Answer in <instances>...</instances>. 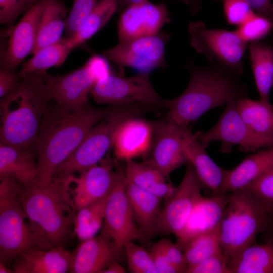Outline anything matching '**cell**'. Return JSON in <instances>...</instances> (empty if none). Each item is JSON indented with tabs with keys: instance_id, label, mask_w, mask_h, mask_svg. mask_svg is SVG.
Returning <instances> with one entry per match:
<instances>
[{
	"instance_id": "cell-1",
	"label": "cell",
	"mask_w": 273,
	"mask_h": 273,
	"mask_svg": "<svg viewBox=\"0 0 273 273\" xmlns=\"http://www.w3.org/2000/svg\"><path fill=\"white\" fill-rule=\"evenodd\" d=\"M118 106L97 108L88 103L76 108L50 105L44 116L35 150L38 176L35 181L46 184L75 150L88 131Z\"/></svg>"
},
{
	"instance_id": "cell-2",
	"label": "cell",
	"mask_w": 273,
	"mask_h": 273,
	"mask_svg": "<svg viewBox=\"0 0 273 273\" xmlns=\"http://www.w3.org/2000/svg\"><path fill=\"white\" fill-rule=\"evenodd\" d=\"M186 68L190 73L186 89L177 97L160 102L168 110L165 121L171 124L189 127L208 111L248 94L240 75L222 65L200 67L189 62Z\"/></svg>"
},
{
	"instance_id": "cell-3",
	"label": "cell",
	"mask_w": 273,
	"mask_h": 273,
	"mask_svg": "<svg viewBox=\"0 0 273 273\" xmlns=\"http://www.w3.org/2000/svg\"><path fill=\"white\" fill-rule=\"evenodd\" d=\"M45 72L25 76L15 92L1 99L0 144L36 153L40 126L52 100L46 87Z\"/></svg>"
},
{
	"instance_id": "cell-4",
	"label": "cell",
	"mask_w": 273,
	"mask_h": 273,
	"mask_svg": "<svg viewBox=\"0 0 273 273\" xmlns=\"http://www.w3.org/2000/svg\"><path fill=\"white\" fill-rule=\"evenodd\" d=\"M67 176H54L46 184L22 186V203L27 218L53 247L63 246L72 238L76 210L69 193Z\"/></svg>"
},
{
	"instance_id": "cell-5",
	"label": "cell",
	"mask_w": 273,
	"mask_h": 273,
	"mask_svg": "<svg viewBox=\"0 0 273 273\" xmlns=\"http://www.w3.org/2000/svg\"><path fill=\"white\" fill-rule=\"evenodd\" d=\"M22 186L12 176L0 177V261L9 266L25 252L54 247L29 221L21 201Z\"/></svg>"
},
{
	"instance_id": "cell-6",
	"label": "cell",
	"mask_w": 273,
	"mask_h": 273,
	"mask_svg": "<svg viewBox=\"0 0 273 273\" xmlns=\"http://www.w3.org/2000/svg\"><path fill=\"white\" fill-rule=\"evenodd\" d=\"M269 216L248 190L231 193L221 220L218 236L228 263L243 249L255 243L256 238L268 228Z\"/></svg>"
},
{
	"instance_id": "cell-7",
	"label": "cell",
	"mask_w": 273,
	"mask_h": 273,
	"mask_svg": "<svg viewBox=\"0 0 273 273\" xmlns=\"http://www.w3.org/2000/svg\"><path fill=\"white\" fill-rule=\"evenodd\" d=\"M157 107L138 103L118 106L88 131L75 150L58 166L53 177L80 173L98 164L112 148L116 132L123 121Z\"/></svg>"
},
{
	"instance_id": "cell-8",
	"label": "cell",
	"mask_w": 273,
	"mask_h": 273,
	"mask_svg": "<svg viewBox=\"0 0 273 273\" xmlns=\"http://www.w3.org/2000/svg\"><path fill=\"white\" fill-rule=\"evenodd\" d=\"M111 73L107 59L95 55L80 68L62 75L44 72V77L50 99L68 108L80 107L88 103V95L97 82Z\"/></svg>"
},
{
	"instance_id": "cell-9",
	"label": "cell",
	"mask_w": 273,
	"mask_h": 273,
	"mask_svg": "<svg viewBox=\"0 0 273 273\" xmlns=\"http://www.w3.org/2000/svg\"><path fill=\"white\" fill-rule=\"evenodd\" d=\"M191 46L203 54L211 64L222 65L241 75L244 71L243 57L246 42L236 31L207 28L201 21L189 22Z\"/></svg>"
},
{
	"instance_id": "cell-10",
	"label": "cell",
	"mask_w": 273,
	"mask_h": 273,
	"mask_svg": "<svg viewBox=\"0 0 273 273\" xmlns=\"http://www.w3.org/2000/svg\"><path fill=\"white\" fill-rule=\"evenodd\" d=\"M194 135L205 148L214 141L220 142L219 151L222 153H231L236 145L245 152L273 147V139L256 133L244 122L237 111L236 101L226 104L218 121L210 129L198 131Z\"/></svg>"
},
{
	"instance_id": "cell-11",
	"label": "cell",
	"mask_w": 273,
	"mask_h": 273,
	"mask_svg": "<svg viewBox=\"0 0 273 273\" xmlns=\"http://www.w3.org/2000/svg\"><path fill=\"white\" fill-rule=\"evenodd\" d=\"M90 94L97 103L111 106L138 103L160 107L162 100L153 87L149 73L143 72L130 77L111 72L97 82Z\"/></svg>"
},
{
	"instance_id": "cell-12",
	"label": "cell",
	"mask_w": 273,
	"mask_h": 273,
	"mask_svg": "<svg viewBox=\"0 0 273 273\" xmlns=\"http://www.w3.org/2000/svg\"><path fill=\"white\" fill-rule=\"evenodd\" d=\"M117 169L116 181L107 201L101 233L122 252L126 243L144 238L137 225L127 197L125 166L123 168L119 161Z\"/></svg>"
},
{
	"instance_id": "cell-13",
	"label": "cell",
	"mask_w": 273,
	"mask_h": 273,
	"mask_svg": "<svg viewBox=\"0 0 273 273\" xmlns=\"http://www.w3.org/2000/svg\"><path fill=\"white\" fill-rule=\"evenodd\" d=\"M170 37V34L161 32L118 42L115 46L103 51L102 54L120 67H130L140 72L149 73L166 66L165 50Z\"/></svg>"
},
{
	"instance_id": "cell-14",
	"label": "cell",
	"mask_w": 273,
	"mask_h": 273,
	"mask_svg": "<svg viewBox=\"0 0 273 273\" xmlns=\"http://www.w3.org/2000/svg\"><path fill=\"white\" fill-rule=\"evenodd\" d=\"M186 164L181 182L161 210L155 235L172 234L178 237L194 207L203 197V185L193 166Z\"/></svg>"
},
{
	"instance_id": "cell-15",
	"label": "cell",
	"mask_w": 273,
	"mask_h": 273,
	"mask_svg": "<svg viewBox=\"0 0 273 273\" xmlns=\"http://www.w3.org/2000/svg\"><path fill=\"white\" fill-rule=\"evenodd\" d=\"M117 160L108 153L97 165L80 172L78 176H67L71 198L77 211L108 195L116 181Z\"/></svg>"
},
{
	"instance_id": "cell-16",
	"label": "cell",
	"mask_w": 273,
	"mask_h": 273,
	"mask_svg": "<svg viewBox=\"0 0 273 273\" xmlns=\"http://www.w3.org/2000/svg\"><path fill=\"white\" fill-rule=\"evenodd\" d=\"M152 123L153 141L145 162L167 177L172 171L187 163L184 138L189 127L175 125L165 120Z\"/></svg>"
},
{
	"instance_id": "cell-17",
	"label": "cell",
	"mask_w": 273,
	"mask_h": 273,
	"mask_svg": "<svg viewBox=\"0 0 273 273\" xmlns=\"http://www.w3.org/2000/svg\"><path fill=\"white\" fill-rule=\"evenodd\" d=\"M170 20L164 3L155 4L146 0L133 4L121 12L117 24L118 42L157 34Z\"/></svg>"
},
{
	"instance_id": "cell-18",
	"label": "cell",
	"mask_w": 273,
	"mask_h": 273,
	"mask_svg": "<svg viewBox=\"0 0 273 273\" xmlns=\"http://www.w3.org/2000/svg\"><path fill=\"white\" fill-rule=\"evenodd\" d=\"M46 0H37L15 26L1 57V68L14 71L35 47L38 24Z\"/></svg>"
},
{
	"instance_id": "cell-19",
	"label": "cell",
	"mask_w": 273,
	"mask_h": 273,
	"mask_svg": "<svg viewBox=\"0 0 273 273\" xmlns=\"http://www.w3.org/2000/svg\"><path fill=\"white\" fill-rule=\"evenodd\" d=\"M153 138L152 122L140 116L128 118L118 127L113 141L115 159L119 161L146 158Z\"/></svg>"
},
{
	"instance_id": "cell-20",
	"label": "cell",
	"mask_w": 273,
	"mask_h": 273,
	"mask_svg": "<svg viewBox=\"0 0 273 273\" xmlns=\"http://www.w3.org/2000/svg\"><path fill=\"white\" fill-rule=\"evenodd\" d=\"M231 193L203 196L197 202L191 211L182 233L176 238V243L183 249L192 239L198 236L218 229Z\"/></svg>"
},
{
	"instance_id": "cell-21",
	"label": "cell",
	"mask_w": 273,
	"mask_h": 273,
	"mask_svg": "<svg viewBox=\"0 0 273 273\" xmlns=\"http://www.w3.org/2000/svg\"><path fill=\"white\" fill-rule=\"evenodd\" d=\"M121 253L112 241L101 233L81 241L76 246L72 253L69 272L102 273L111 263L118 261Z\"/></svg>"
},
{
	"instance_id": "cell-22",
	"label": "cell",
	"mask_w": 273,
	"mask_h": 273,
	"mask_svg": "<svg viewBox=\"0 0 273 273\" xmlns=\"http://www.w3.org/2000/svg\"><path fill=\"white\" fill-rule=\"evenodd\" d=\"M184 150L187 163L193 166L204 188L213 195L223 194L228 169L221 168L211 158L189 128L185 135Z\"/></svg>"
},
{
	"instance_id": "cell-23",
	"label": "cell",
	"mask_w": 273,
	"mask_h": 273,
	"mask_svg": "<svg viewBox=\"0 0 273 273\" xmlns=\"http://www.w3.org/2000/svg\"><path fill=\"white\" fill-rule=\"evenodd\" d=\"M72 253L63 246L36 249L18 256L12 263L14 273H65L69 272Z\"/></svg>"
},
{
	"instance_id": "cell-24",
	"label": "cell",
	"mask_w": 273,
	"mask_h": 273,
	"mask_svg": "<svg viewBox=\"0 0 273 273\" xmlns=\"http://www.w3.org/2000/svg\"><path fill=\"white\" fill-rule=\"evenodd\" d=\"M273 168V147L264 148L246 156L233 169H228L223 194L246 189Z\"/></svg>"
},
{
	"instance_id": "cell-25",
	"label": "cell",
	"mask_w": 273,
	"mask_h": 273,
	"mask_svg": "<svg viewBox=\"0 0 273 273\" xmlns=\"http://www.w3.org/2000/svg\"><path fill=\"white\" fill-rule=\"evenodd\" d=\"M34 152L0 144V177L11 176L23 186L33 184L38 171Z\"/></svg>"
},
{
	"instance_id": "cell-26",
	"label": "cell",
	"mask_w": 273,
	"mask_h": 273,
	"mask_svg": "<svg viewBox=\"0 0 273 273\" xmlns=\"http://www.w3.org/2000/svg\"><path fill=\"white\" fill-rule=\"evenodd\" d=\"M126 193L137 225L144 238L149 239L156 233L162 199L128 181Z\"/></svg>"
},
{
	"instance_id": "cell-27",
	"label": "cell",
	"mask_w": 273,
	"mask_h": 273,
	"mask_svg": "<svg viewBox=\"0 0 273 273\" xmlns=\"http://www.w3.org/2000/svg\"><path fill=\"white\" fill-rule=\"evenodd\" d=\"M125 174L128 182L161 199L167 200L176 189L159 170L145 162L125 161Z\"/></svg>"
},
{
	"instance_id": "cell-28",
	"label": "cell",
	"mask_w": 273,
	"mask_h": 273,
	"mask_svg": "<svg viewBox=\"0 0 273 273\" xmlns=\"http://www.w3.org/2000/svg\"><path fill=\"white\" fill-rule=\"evenodd\" d=\"M67 8L60 0H46L38 27L36 42L32 54L40 48L62 39L66 29Z\"/></svg>"
},
{
	"instance_id": "cell-29",
	"label": "cell",
	"mask_w": 273,
	"mask_h": 273,
	"mask_svg": "<svg viewBox=\"0 0 273 273\" xmlns=\"http://www.w3.org/2000/svg\"><path fill=\"white\" fill-rule=\"evenodd\" d=\"M230 273H273V239L254 243L243 249L228 264Z\"/></svg>"
},
{
	"instance_id": "cell-30",
	"label": "cell",
	"mask_w": 273,
	"mask_h": 273,
	"mask_svg": "<svg viewBox=\"0 0 273 273\" xmlns=\"http://www.w3.org/2000/svg\"><path fill=\"white\" fill-rule=\"evenodd\" d=\"M249 51L253 76L260 100L270 103V92L273 87V47L256 41L250 43Z\"/></svg>"
},
{
	"instance_id": "cell-31",
	"label": "cell",
	"mask_w": 273,
	"mask_h": 273,
	"mask_svg": "<svg viewBox=\"0 0 273 273\" xmlns=\"http://www.w3.org/2000/svg\"><path fill=\"white\" fill-rule=\"evenodd\" d=\"M236 107L241 118L252 130L273 139V106L270 103L245 97L236 101Z\"/></svg>"
},
{
	"instance_id": "cell-32",
	"label": "cell",
	"mask_w": 273,
	"mask_h": 273,
	"mask_svg": "<svg viewBox=\"0 0 273 273\" xmlns=\"http://www.w3.org/2000/svg\"><path fill=\"white\" fill-rule=\"evenodd\" d=\"M72 50L67 39L62 38L59 41L43 47L33 53L31 59L23 64L18 73L23 78L32 73L46 71L47 69L52 67L60 66L65 62Z\"/></svg>"
},
{
	"instance_id": "cell-33",
	"label": "cell",
	"mask_w": 273,
	"mask_h": 273,
	"mask_svg": "<svg viewBox=\"0 0 273 273\" xmlns=\"http://www.w3.org/2000/svg\"><path fill=\"white\" fill-rule=\"evenodd\" d=\"M109 194L76 211L73 219V233L80 241L96 236L101 230Z\"/></svg>"
},
{
	"instance_id": "cell-34",
	"label": "cell",
	"mask_w": 273,
	"mask_h": 273,
	"mask_svg": "<svg viewBox=\"0 0 273 273\" xmlns=\"http://www.w3.org/2000/svg\"><path fill=\"white\" fill-rule=\"evenodd\" d=\"M118 8L117 0H103L87 17L79 30L66 38L70 47L73 49L93 37L109 21Z\"/></svg>"
},
{
	"instance_id": "cell-35",
	"label": "cell",
	"mask_w": 273,
	"mask_h": 273,
	"mask_svg": "<svg viewBox=\"0 0 273 273\" xmlns=\"http://www.w3.org/2000/svg\"><path fill=\"white\" fill-rule=\"evenodd\" d=\"M218 229L197 236L184 246V254L188 267L212 256L223 253L219 239Z\"/></svg>"
},
{
	"instance_id": "cell-36",
	"label": "cell",
	"mask_w": 273,
	"mask_h": 273,
	"mask_svg": "<svg viewBox=\"0 0 273 273\" xmlns=\"http://www.w3.org/2000/svg\"><path fill=\"white\" fill-rule=\"evenodd\" d=\"M129 269L133 273H157L150 252L132 241L126 243L123 247Z\"/></svg>"
},
{
	"instance_id": "cell-37",
	"label": "cell",
	"mask_w": 273,
	"mask_h": 273,
	"mask_svg": "<svg viewBox=\"0 0 273 273\" xmlns=\"http://www.w3.org/2000/svg\"><path fill=\"white\" fill-rule=\"evenodd\" d=\"M103 0H74L67 17L65 38L74 35L93 11Z\"/></svg>"
},
{
	"instance_id": "cell-38",
	"label": "cell",
	"mask_w": 273,
	"mask_h": 273,
	"mask_svg": "<svg viewBox=\"0 0 273 273\" xmlns=\"http://www.w3.org/2000/svg\"><path fill=\"white\" fill-rule=\"evenodd\" d=\"M273 28V23L269 19L255 14L236 30L240 37L247 43L259 41L265 37Z\"/></svg>"
},
{
	"instance_id": "cell-39",
	"label": "cell",
	"mask_w": 273,
	"mask_h": 273,
	"mask_svg": "<svg viewBox=\"0 0 273 273\" xmlns=\"http://www.w3.org/2000/svg\"><path fill=\"white\" fill-rule=\"evenodd\" d=\"M245 189L255 197L269 215L273 214V168Z\"/></svg>"
},
{
	"instance_id": "cell-40",
	"label": "cell",
	"mask_w": 273,
	"mask_h": 273,
	"mask_svg": "<svg viewBox=\"0 0 273 273\" xmlns=\"http://www.w3.org/2000/svg\"><path fill=\"white\" fill-rule=\"evenodd\" d=\"M223 12L229 24L241 26L256 13L246 0H222Z\"/></svg>"
},
{
	"instance_id": "cell-41",
	"label": "cell",
	"mask_w": 273,
	"mask_h": 273,
	"mask_svg": "<svg viewBox=\"0 0 273 273\" xmlns=\"http://www.w3.org/2000/svg\"><path fill=\"white\" fill-rule=\"evenodd\" d=\"M30 0H0V22L10 24L32 6Z\"/></svg>"
},
{
	"instance_id": "cell-42",
	"label": "cell",
	"mask_w": 273,
	"mask_h": 273,
	"mask_svg": "<svg viewBox=\"0 0 273 273\" xmlns=\"http://www.w3.org/2000/svg\"><path fill=\"white\" fill-rule=\"evenodd\" d=\"M187 273H230L223 253L212 256L188 267Z\"/></svg>"
},
{
	"instance_id": "cell-43",
	"label": "cell",
	"mask_w": 273,
	"mask_h": 273,
	"mask_svg": "<svg viewBox=\"0 0 273 273\" xmlns=\"http://www.w3.org/2000/svg\"><path fill=\"white\" fill-rule=\"evenodd\" d=\"M157 242L169 260L184 272H186L188 266L185 260L184 251L178 244L173 243L168 238H163Z\"/></svg>"
},
{
	"instance_id": "cell-44",
	"label": "cell",
	"mask_w": 273,
	"mask_h": 273,
	"mask_svg": "<svg viewBox=\"0 0 273 273\" xmlns=\"http://www.w3.org/2000/svg\"><path fill=\"white\" fill-rule=\"evenodd\" d=\"M22 78L18 73L7 69H0V98H6L15 92L20 86Z\"/></svg>"
},
{
	"instance_id": "cell-45",
	"label": "cell",
	"mask_w": 273,
	"mask_h": 273,
	"mask_svg": "<svg viewBox=\"0 0 273 273\" xmlns=\"http://www.w3.org/2000/svg\"><path fill=\"white\" fill-rule=\"evenodd\" d=\"M150 252L157 273L184 272L169 260L157 242L153 244Z\"/></svg>"
},
{
	"instance_id": "cell-46",
	"label": "cell",
	"mask_w": 273,
	"mask_h": 273,
	"mask_svg": "<svg viewBox=\"0 0 273 273\" xmlns=\"http://www.w3.org/2000/svg\"><path fill=\"white\" fill-rule=\"evenodd\" d=\"M251 6L255 13L269 19L270 0H246Z\"/></svg>"
},
{
	"instance_id": "cell-47",
	"label": "cell",
	"mask_w": 273,
	"mask_h": 273,
	"mask_svg": "<svg viewBox=\"0 0 273 273\" xmlns=\"http://www.w3.org/2000/svg\"><path fill=\"white\" fill-rule=\"evenodd\" d=\"M124 267L118 261H114L111 263L102 273H125Z\"/></svg>"
},
{
	"instance_id": "cell-48",
	"label": "cell",
	"mask_w": 273,
	"mask_h": 273,
	"mask_svg": "<svg viewBox=\"0 0 273 273\" xmlns=\"http://www.w3.org/2000/svg\"><path fill=\"white\" fill-rule=\"evenodd\" d=\"M146 0H117L118 8V10L120 11V12L125 9L128 6L136 3H139L142 1ZM179 1L187 5H189L188 0H178Z\"/></svg>"
},
{
	"instance_id": "cell-49",
	"label": "cell",
	"mask_w": 273,
	"mask_h": 273,
	"mask_svg": "<svg viewBox=\"0 0 273 273\" xmlns=\"http://www.w3.org/2000/svg\"><path fill=\"white\" fill-rule=\"evenodd\" d=\"M205 0H188L189 6L193 14H196L201 9L203 2Z\"/></svg>"
},
{
	"instance_id": "cell-50",
	"label": "cell",
	"mask_w": 273,
	"mask_h": 273,
	"mask_svg": "<svg viewBox=\"0 0 273 273\" xmlns=\"http://www.w3.org/2000/svg\"><path fill=\"white\" fill-rule=\"evenodd\" d=\"M269 225L267 229L265 232H267L270 235L268 238L273 239V214L269 215Z\"/></svg>"
},
{
	"instance_id": "cell-51",
	"label": "cell",
	"mask_w": 273,
	"mask_h": 273,
	"mask_svg": "<svg viewBox=\"0 0 273 273\" xmlns=\"http://www.w3.org/2000/svg\"><path fill=\"white\" fill-rule=\"evenodd\" d=\"M12 268H10L9 266L5 263L0 261V273H14Z\"/></svg>"
},
{
	"instance_id": "cell-52",
	"label": "cell",
	"mask_w": 273,
	"mask_h": 273,
	"mask_svg": "<svg viewBox=\"0 0 273 273\" xmlns=\"http://www.w3.org/2000/svg\"><path fill=\"white\" fill-rule=\"evenodd\" d=\"M269 19L273 23V3L270 5L269 8Z\"/></svg>"
},
{
	"instance_id": "cell-53",
	"label": "cell",
	"mask_w": 273,
	"mask_h": 273,
	"mask_svg": "<svg viewBox=\"0 0 273 273\" xmlns=\"http://www.w3.org/2000/svg\"><path fill=\"white\" fill-rule=\"evenodd\" d=\"M37 0H30L31 3L32 5H33Z\"/></svg>"
}]
</instances>
